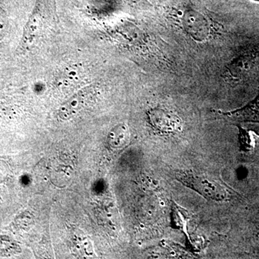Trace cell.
Segmentation results:
<instances>
[{
  "instance_id": "obj_1",
  "label": "cell",
  "mask_w": 259,
  "mask_h": 259,
  "mask_svg": "<svg viewBox=\"0 0 259 259\" xmlns=\"http://www.w3.org/2000/svg\"><path fill=\"white\" fill-rule=\"evenodd\" d=\"M174 177L185 187L211 200L227 202L236 196L232 189L209 175L177 170L174 172Z\"/></svg>"
},
{
  "instance_id": "obj_2",
  "label": "cell",
  "mask_w": 259,
  "mask_h": 259,
  "mask_svg": "<svg viewBox=\"0 0 259 259\" xmlns=\"http://www.w3.org/2000/svg\"><path fill=\"white\" fill-rule=\"evenodd\" d=\"M97 88L89 85L77 90L58 110L57 116L61 120H68L86 109L96 99Z\"/></svg>"
},
{
  "instance_id": "obj_3",
  "label": "cell",
  "mask_w": 259,
  "mask_h": 259,
  "mask_svg": "<svg viewBox=\"0 0 259 259\" xmlns=\"http://www.w3.org/2000/svg\"><path fill=\"white\" fill-rule=\"evenodd\" d=\"M148 117L151 126L161 134H175L182 130L180 117L163 109H151L148 112Z\"/></svg>"
},
{
  "instance_id": "obj_4",
  "label": "cell",
  "mask_w": 259,
  "mask_h": 259,
  "mask_svg": "<svg viewBox=\"0 0 259 259\" xmlns=\"http://www.w3.org/2000/svg\"><path fill=\"white\" fill-rule=\"evenodd\" d=\"M88 79L86 70L80 65L74 64L61 71L55 77L54 84L59 90H74L81 88Z\"/></svg>"
},
{
  "instance_id": "obj_5",
  "label": "cell",
  "mask_w": 259,
  "mask_h": 259,
  "mask_svg": "<svg viewBox=\"0 0 259 259\" xmlns=\"http://www.w3.org/2000/svg\"><path fill=\"white\" fill-rule=\"evenodd\" d=\"M183 26L185 31L194 40L203 41L207 40L209 34L208 22L203 15L197 12L188 11L184 15Z\"/></svg>"
},
{
  "instance_id": "obj_6",
  "label": "cell",
  "mask_w": 259,
  "mask_h": 259,
  "mask_svg": "<svg viewBox=\"0 0 259 259\" xmlns=\"http://www.w3.org/2000/svg\"><path fill=\"white\" fill-rule=\"evenodd\" d=\"M231 120L259 122V95L249 104L235 111L223 113Z\"/></svg>"
},
{
  "instance_id": "obj_7",
  "label": "cell",
  "mask_w": 259,
  "mask_h": 259,
  "mask_svg": "<svg viewBox=\"0 0 259 259\" xmlns=\"http://www.w3.org/2000/svg\"><path fill=\"white\" fill-rule=\"evenodd\" d=\"M40 19L39 15L35 13L32 14L29 18L28 23H26L21 41H20V49H27L33 44L35 39L40 33Z\"/></svg>"
},
{
  "instance_id": "obj_8",
  "label": "cell",
  "mask_w": 259,
  "mask_h": 259,
  "mask_svg": "<svg viewBox=\"0 0 259 259\" xmlns=\"http://www.w3.org/2000/svg\"><path fill=\"white\" fill-rule=\"evenodd\" d=\"M190 220V215L187 210L182 208L175 202H172L171 223V227L181 230L187 235V225Z\"/></svg>"
},
{
  "instance_id": "obj_9",
  "label": "cell",
  "mask_w": 259,
  "mask_h": 259,
  "mask_svg": "<svg viewBox=\"0 0 259 259\" xmlns=\"http://www.w3.org/2000/svg\"><path fill=\"white\" fill-rule=\"evenodd\" d=\"M240 148L243 152H248L254 149L256 146L259 137L255 133L247 131L243 127H239Z\"/></svg>"
},
{
  "instance_id": "obj_10",
  "label": "cell",
  "mask_w": 259,
  "mask_h": 259,
  "mask_svg": "<svg viewBox=\"0 0 259 259\" xmlns=\"http://www.w3.org/2000/svg\"><path fill=\"white\" fill-rule=\"evenodd\" d=\"M110 138L115 146H122L127 144L129 139V131L124 124L116 126L110 133Z\"/></svg>"
},
{
  "instance_id": "obj_11",
  "label": "cell",
  "mask_w": 259,
  "mask_h": 259,
  "mask_svg": "<svg viewBox=\"0 0 259 259\" xmlns=\"http://www.w3.org/2000/svg\"><path fill=\"white\" fill-rule=\"evenodd\" d=\"M8 28V22L3 11L0 10V40L4 38Z\"/></svg>"
},
{
  "instance_id": "obj_12",
  "label": "cell",
  "mask_w": 259,
  "mask_h": 259,
  "mask_svg": "<svg viewBox=\"0 0 259 259\" xmlns=\"http://www.w3.org/2000/svg\"><path fill=\"white\" fill-rule=\"evenodd\" d=\"M253 2H256V3H259V0H252Z\"/></svg>"
}]
</instances>
